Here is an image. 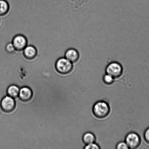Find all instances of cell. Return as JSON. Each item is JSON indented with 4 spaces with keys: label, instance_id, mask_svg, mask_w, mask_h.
<instances>
[{
    "label": "cell",
    "instance_id": "1",
    "mask_svg": "<svg viewBox=\"0 0 149 149\" xmlns=\"http://www.w3.org/2000/svg\"><path fill=\"white\" fill-rule=\"evenodd\" d=\"M110 110L108 104L103 101L97 102L93 108V114L96 117L99 118L106 117L108 115Z\"/></svg>",
    "mask_w": 149,
    "mask_h": 149
},
{
    "label": "cell",
    "instance_id": "2",
    "mask_svg": "<svg viewBox=\"0 0 149 149\" xmlns=\"http://www.w3.org/2000/svg\"><path fill=\"white\" fill-rule=\"evenodd\" d=\"M55 67L57 71L62 74L69 73L73 68L72 63L65 57L58 59L55 63Z\"/></svg>",
    "mask_w": 149,
    "mask_h": 149
},
{
    "label": "cell",
    "instance_id": "3",
    "mask_svg": "<svg viewBox=\"0 0 149 149\" xmlns=\"http://www.w3.org/2000/svg\"><path fill=\"white\" fill-rule=\"evenodd\" d=\"M106 73L111 75L114 78L119 77L122 75L123 68L119 63L113 62L110 63L106 67Z\"/></svg>",
    "mask_w": 149,
    "mask_h": 149
},
{
    "label": "cell",
    "instance_id": "4",
    "mask_svg": "<svg viewBox=\"0 0 149 149\" xmlns=\"http://www.w3.org/2000/svg\"><path fill=\"white\" fill-rule=\"evenodd\" d=\"M16 103L13 98L7 96L3 97L0 102V107L3 111L9 113L15 109Z\"/></svg>",
    "mask_w": 149,
    "mask_h": 149
},
{
    "label": "cell",
    "instance_id": "5",
    "mask_svg": "<svg viewBox=\"0 0 149 149\" xmlns=\"http://www.w3.org/2000/svg\"><path fill=\"white\" fill-rule=\"evenodd\" d=\"M125 142L129 148L135 149L139 146L141 143V139L136 133L131 132L127 135Z\"/></svg>",
    "mask_w": 149,
    "mask_h": 149
},
{
    "label": "cell",
    "instance_id": "6",
    "mask_svg": "<svg viewBox=\"0 0 149 149\" xmlns=\"http://www.w3.org/2000/svg\"><path fill=\"white\" fill-rule=\"evenodd\" d=\"M12 43L15 48L16 51L23 50L27 46V40L23 35L18 34L15 36L13 39Z\"/></svg>",
    "mask_w": 149,
    "mask_h": 149
},
{
    "label": "cell",
    "instance_id": "7",
    "mask_svg": "<svg viewBox=\"0 0 149 149\" xmlns=\"http://www.w3.org/2000/svg\"><path fill=\"white\" fill-rule=\"evenodd\" d=\"M33 95V91L29 87H24L20 89L18 96L22 101H29L32 99Z\"/></svg>",
    "mask_w": 149,
    "mask_h": 149
},
{
    "label": "cell",
    "instance_id": "8",
    "mask_svg": "<svg viewBox=\"0 0 149 149\" xmlns=\"http://www.w3.org/2000/svg\"><path fill=\"white\" fill-rule=\"evenodd\" d=\"M65 57L72 63L77 62L80 58L78 51L73 48H70L65 52Z\"/></svg>",
    "mask_w": 149,
    "mask_h": 149
},
{
    "label": "cell",
    "instance_id": "9",
    "mask_svg": "<svg viewBox=\"0 0 149 149\" xmlns=\"http://www.w3.org/2000/svg\"><path fill=\"white\" fill-rule=\"evenodd\" d=\"M23 54L26 59H34L37 55V50L34 46L32 45L27 46L23 50Z\"/></svg>",
    "mask_w": 149,
    "mask_h": 149
},
{
    "label": "cell",
    "instance_id": "10",
    "mask_svg": "<svg viewBox=\"0 0 149 149\" xmlns=\"http://www.w3.org/2000/svg\"><path fill=\"white\" fill-rule=\"evenodd\" d=\"M20 90V88L18 86L15 85H12L9 86L7 89V95L13 98H15L18 96Z\"/></svg>",
    "mask_w": 149,
    "mask_h": 149
},
{
    "label": "cell",
    "instance_id": "11",
    "mask_svg": "<svg viewBox=\"0 0 149 149\" xmlns=\"http://www.w3.org/2000/svg\"><path fill=\"white\" fill-rule=\"evenodd\" d=\"M95 140V136L91 132H86L83 136V141L86 145L94 142Z\"/></svg>",
    "mask_w": 149,
    "mask_h": 149
},
{
    "label": "cell",
    "instance_id": "12",
    "mask_svg": "<svg viewBox=\"0 0 149 149\" xmlns=\"http://www.w3.org/2000/svg\"><path fill=\"white\" fill-rule=\"evenodd\" d=\"M9 5L6 0H0V16L6 14L9 10Z\"/></svg>",
    "mask_w": 149,
    "mask_h": 149
},
{
    "label": "cell",
    "instance_id": "13",
    "mask_svg": "<svg viewBox=\"0 0 149 149\" xmlns=\"http://www.w3.org/2000/svg\"><path fill=\"white\" fill-rule=\"evenodd\" d=\"M114 77L110 74L106 73L104 76L103 77V81L107 84H111L113 83L114 80Z\"/></svg>",
    "mask_w": 149,
    "mask_h": 149
},
{
    "label": "cell",
    "instance_id": "14",
    "mask_svg": "<svg viewBox=\"0 0 149 149\" xmlns=\"http://www.w3.org/2000/svg\"><path fill=\"white\" fill-rule=\"evenodd\" d=\"M5 50L7 53L10 54L14 53L16 51L15 48L12 42H9L6 45Z\"/></svg>",
    "mask_w": 149,
    "mask_h": 149
},
{
    "label": "cell",
    "instance_id": "15",
    "mask_svg": "<svg viewBox=\"0 0 149 149\" xmlns=\"http://www.w3.org/2000/svg\"><path fill=\"white\" fill-rule=\"evenodd\" d=\"M84 148L85 149H100V147L97 144L94 142L87 144Z\"/></svg>",
    "mask_w": 149,
    "mask_h": 149
},
{
    "label": "cell",
    "instance_id": "16",
    "mask_svg": "<svg viewBox=\"0 0 149 149\" xmlns=\"http://www.w3.org/2000/svg\"><path fill=\"white\" fill-rule=\"evenodd\" d=\"M116 148L118 149H128L129 148L125 141V142L121 141L118 143L116 146Z\"/></svg>",
    "mask_w": 149,
    "mask_h": 149
},
{
    "label": "cell",
    "instance_id": "17",
    "mask_svg": "<svg viewBox=\"0 0 149 149\" xmlns=\"http://www.w3.org/2000/svg\"><path fill=\"white\" fill-rule=\"evenodd\" d=\"M144 137L146 142L149 144V127L144 131Z\"/></svg>",
    "mask_w": 149,
    "mask_h": 149
}]
</instances>
